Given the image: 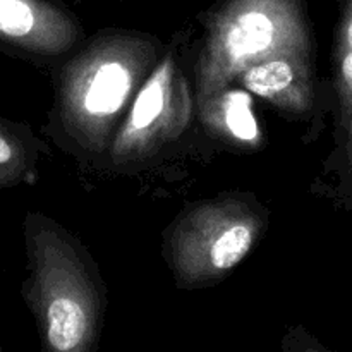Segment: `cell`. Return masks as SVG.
<instances>
[{
	"mask_svg": "<svg viewBox=\"0 0 352 352\" xmlns=\"http://www.w3.org/2000/svg\"><path fill=\"white\" fill-rule=\"evenodd\" d=\"M237 79L251 93L291 112H305L313 103L311 71L306 55L256 62L244 69Z\"/></svg>",
	"mask_w": 352,
	"mask_h": 352,
	"instance_id": "7",
	"label": "cell"
},
{
	"mask_svg": "<svg viewBox=\"0 0 352 352\" xmlns=\"http://www.w3.org/2000/svg\"><path fill=\"white\" fill-rule=\"evenodd\" d=\"M153 43L127 33L109 34L72 58L62 72L58 105L65 129L81 146L100 151L129 100L150 76Z\"/></svg>",
	"mask_w": 352,
	"mask_h": 352,
	"instance_id": "1",
	"label": "cell"
},
{
	"mask_svg": "<svg viewBox=\"0 0 352 352\" xmlns=\"http://www.w3.org/2000/svg\"><path fill=\"white\" fill-rule=\"evenodd\" d=\"M31 302L48 349L85 352L98 333L102 298L67 236L41 217L26 222Z\"/></svg>",
	"mask_w": 352,
	"mask_h": 352,
	"instance_id": "2",
	"label": "cell"
},
{
	"mask_svg": "<svg viewBox=\"0 0 352 352\" xmlns=\"http://www.w3.org/2000/svg\"><path fill=\"white\" fill-rule=\"evenodd\" d=\"M203 120H208L219 133L227 134L239 143L254 144L258 126L251 112L250 98L239 91H220L201 107Z\"/></svg>",
	"mask_w": 352,
	"mask_h": 352,
	"instance_id": "9",
	"label": "cell"
},
{
	"mask_svg": "<svg viewBox=\"0 0 352 352\" xmlns=\"http://www.w3.org/2000/svg\"><path fill=\"white\" fill-rule=\"evenodd\" d=\"M74 21L48 0H0V43L40 55H58L76 43Z\"/></svg>",
	"mask_w": 352,
	"mask_h": 352,
	"instance_id": "6",
	"label": "cell"
},
{
	"mask_svg": "<svg viewBox=\"0 0 352 352\" xmlns=\"http://www.w3.org/2000/svg\"><path fill=\"white\" fill-rule=\"evenodd\" d=\"M263 227L260 210L241 199L196 206L182 217L170 237L175 277L188 287L217 280L250 254Z\"/></svg>",
	"mask_w": 352,
	"mask_h": 352,
	"instance_id": "4",
	"label": "cell"
},
{
	"mask_svg": "<svg viewBox=\"0 0 352 352\" xmlns=\"http://www.w3.org/2000/svg\"><path fill=\"white\" fill-rule=\"evenodd\" d=\"M191 117V96L177 62L168 54L143 82L133 109L110 141L116 164L144 160L177 140Z\"/></svg>",
	"mask_w": 352,
	"mask_h": 352,
	"instance_id": "5",
	"label": "cell"
},
{
	"mask_svg": "<svg viewBox=\"0 0 352 352\" xmlns=\"http://www.w3.org/2000/svg\"><path fill=\"white\" fill-rule=\"evenodd\" d=\"M336 88L339 95L342 174L352 191V0H344L337 30Z\"/></svg>",
	"mask_w": 352,
	"mask_h": 352,
	"instance_id": "8",
	"label": "cell"
},
{
	"mask_svg": "<svg viewBox=\"0 0 352 352\" xmlns=\"http://www.w3.org/2000/svg\"><path fill=\"white\" fill-rule=\"evenodd\" d=\"M309 38L298 0H229L210 26L198 62L201 109L256 62L308 55Z\"/></svg>",
	"mask_w": 352,
	"mask_h": 352,
	"instance_id": "3",
	"label": "cell"
},
{
	"mask_svg": "<svg viewBox=\"0 0 352 352\" xmlns=\"http://www.w3.org/2000/svg\"><path fill=\"white\" fill-rule=\"evenodd\" d=\"M33 170L31 150L17 131L0 119V188L26 181Z\"/></svg>",
	"mask_w": 352,
	"mask_h": 352,
	"instance_id": "10",
	"label": "cell"
}]
</instances>
